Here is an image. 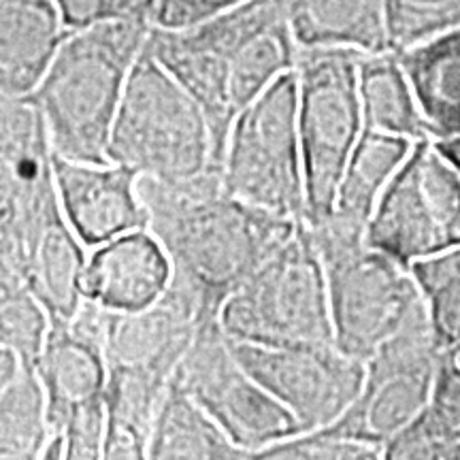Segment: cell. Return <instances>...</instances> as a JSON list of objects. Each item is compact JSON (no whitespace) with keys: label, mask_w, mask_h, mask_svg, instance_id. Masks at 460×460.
I'll return each instance as SVG.
<instances>
[{"label":"cell","mask_w":460,"mask_h":460,"mask_svg":"<svg viewBox=\"0 0 460 460\" xmlns=\"http://www.w3.org/2000/svg\"><path fill=\"white\" fill-rule=\"evenodd\" d=\"M109 309L92 298L68 320H49L34 369L48 401L43 458H102L107 435L105 332Z\"/></svg>","instance_id":"cell-5"},{"label":"cell","mask_w":460,"mask_h":460,"mask_svg":"<svg viewBox=\"0 0 460 460\" xmlns=\"http://www.w3.org/2000/svg\"><path fill=\"white\" fill-rule=\"evenodd\" d=\"M60 209L41 111L0 92V239L24 243Z\"/></svg>","instance_id":"cell-12"},{"label":"cell","mask_w":460,"mask_h":460,"mask_svg":"<svg viewBox=\"0 0 460 460\" xmlns=\"http://www.w3.org/2000/svg\"><path fill=\"white\" fill-rule=\"evenodd\" d=\"M418 329L399 332L367 360L362 390L332 430L384 447L413 422L427 405L433 367L427 348L420 349Z\"/></svg>","instance_id":"cell-13"},{"label":"cell","mask_w":460,"mask_h":460,"mask_svg":"<svg viewBox=\"0 0 460 460\" xmlns=\"http://www.w3.org/2000/svg\"><path fill=\"white\" fill-rule=\"evenodd\" d=\"M15 245L24 261L28 286L49 320L73 318L85 298L88 247L66 222L62 209L49 216L31 239Z\"/></svg>","instance_id":"cell-18"},{"label":"cell","mask_w":460,"mask_h":460,"mask_svg":"<svg viewBox=\"0 0 460 460\" xmlns=\"http://www.w3.org/2000/svg\"><path fill=\"white\" fill-rule=\"evenodd\" d=\"M228 339L261 345H335L329 288L307 222L224 301Z\"/></svg>","instance_id":"cell-4"},{"label":"cell","mask_w":460,"mask_h":460,"mask_svg":"<svg viewBox=\"0 0 460 460\" xmlns=\"http://www.w3.org/2000/svg\"><path fill=\"white\" fill-rule=\"evenodd\" d=\"M17 369H20V356L13 349L0 348V393L7 388V384L13 379Z\"/></svg>","instance_id":"cell-31"},{"label":"cell","mask_w":460,"mask_h":460,"mask_svg":"<svg viewBox=\"0 0 460 460\" xmlns=\"http://www.w3.org/2000/svg\"><path fill=\"white\" fill-rule=\"evenodd\" d=\"M171 281L163 245L147 228L119 234L92 250L84 290L113 312H137L156 303Z\"/></svg>","instance_id":"cell-15"},{"label":"cell","mask_w":460,"mask_h":460,"mask_svg":"<svg viewBox=\"0 0 460 460\" xmlns=\"http://www.w3.org/2000/svg\"><path fill=\"white\" fill-rule=\"evenodd\" d=\"M49 444L48 401L34 365L20 369L0 393V460L43 458Z\"/></svg>","instance_id":"cell-24"},{"label":"cell","mask_w":460,"mask_h":460,"mask_svg":"<svg viewBox=\"0 0 460 460\" xmlns=\"http://www.w3.org/2000/svg\"><path fill=\"white\" fill-rule=\"evenodd\" d=\"M278 4L301 49L390 51L382 0H278Z\"/></svg>","instance_id":"cell-19"},{"label":"cell","mask_w":460,"mask_h":460,"mask_svg":"<svg viewBox=\"0 0 460 460\" xmlns=\"http://www.w3.org/2000/svg\"><path fill=\"white\" fill-rule=\"evenodd\" d=\"M152 31L146 17H109L68 32L31 94L51 152L77 163H109V141L126 82Z\"/></svg>","instance_id":"cell-2"},{"label":"cell","mask_w":460,"mask_h":460,"mask_svg":"<svg viewBox=\"0 0 460 460\" xmlns=\"http://www.w3.org/2000/svg\"><path fill=\"white\" fill-rule=\"evenodd\" d=\"M228 341L241 367L295 416L301 433L337 422L365 384V362L343 354L337 345Z\"/></svg>","instance_id":"cell-11"},{"label":"cell","mask_w":460,"mask_h":460,"mask_svg":"<svg viewBox=\"0 0 460 460\" xmlns=\"http://www.w3.org/2000/svg\"><path fill=\"white\" fill-rule=\"evenodd\" d=\"M312 233L324 264L335 345L367 360L399 332L416 326V284L394 261L367 241Z\"/></svg>","instance_id":"cell-8"},{"label":"cell","mask_w":460,"mask_h":460,"mask_svg":"<svg viewBox=\"0 0 460 460\" xmlns=\"http://www.w3.org/2000/svg\"><path fill=\"white\" fill-rule=\"evenodd\" d=\"M460 169L429 143L411 146L377 200L367 245L407 264L456 247Z\"/></svg>","instance_id":"cell-9"},{"label":"cell","mask_w":460,"mask_h":460,"mask_svg":"<svg viewBox=\"0 0 460 460\" xmlns=\"http://www.w3.org/2000/svg\"><path fill=\"white\" fill-rule=\"evenodd\" d=\"M358 77L365 128L422 139L429 122L394 51L362 54Z\"/></svg>","instance_id":"cell-21"},{"label":"cell","mask_w":460,"mask_h":460,"mask_svg":"<svg viewBox=\"0 0 460 460\" xmlns=\"http://www.w3.org/2000/svg\"><path fill=\"white\" fill-rule=\"evenodd\" d=\"M384 447L369 441L352 439L331 427L309 430L278 441L256 454V458L267 460H290V458H379Z\"/></svg>","instance_id":"cell-27"},{"label":"cell","mask_w":460,"mask_h":460,"mask_svg":"<svg viewBox=\"0 0 460 460\" xmlns=\"http://www.w3.org/2000/svg\"><path fill=\"white\" fill-rule=\"evenodd\" d=\"M66 34L54 0H0V92L31 94Z\"/></svg>","instance_id":"cell-16"},{"label":"cell","mask_w":460,"mask_h":460,"mask_svg":"<svg viewBox=\"0 0 460 460\" xmlns=\"http://www.w3.org/2000/svg\"><path fill=\"white\" fill-rule=\"evenodd\" d=\"M245 3L252 0H156L152 11V26L186 28Z\"/></svg>","instance_id":"cell-28"},{"label":"cell","mask_w":460,"mask_h":460,"mask_svg":"<svg viewBox=\"0 0 460 460\" xmlns=\"http://www.w3.org/2000/svg\"><path fill=\"white\" fill-rule=\"evenodd\" d=\"M175 377L250 458L301 435L295 416L241 367L220 320L200 324Z\"/></svg>","instance_id":"cell-10"},{"label":"cell","mask_w":460,"mask_h":460,"mask_svg":"<svg viewBox=\"0 0 460 460\" xmlns=\"http://www.w3.org/2000/svg\"><path fill=\"white\" fill-rule=\"evenodd\" d=\"M51 164L62 214L88 250L147 228L135 171L115 163H77L54 152Z\"/></svg>","instance_id":"cell-14"},{"label":"cell","mask_w":460,"mask_h":460,"mask_svg":"<svg viewBox=\"0 0 460 460\" xmlns=\"http://www.w3.org/2000/svg\"><path fill=\"white\" fill-rule=\"evenodd\" d=\"M411 275L429 298L439 335L460 341V247L411 262Z\"/></svg>","instance_id":"cell-26"},{"label":"cell","mask_w":460,"mask_h":460,"mask_svg":"<svg viewBox=\"0 0 460 460\" xmlns=\"http://www.w3.org/2000/svg\"><path fill=\"white\" fill-rule=\"evenodd\" d=\"M68 32L119 15L118 0H54Z\"/></svg>","instance_id":"cell-30"},{"label":"cell","mask_w":460,"mask_h":460,"mask_svg":"<svg viewBox=\"0 0 460 460\" xmlns=\"http://www.w3.org/2000/svg\"><path fill=\"white\" fill-rule=\"evenodd\" d=\"M139 194L147 230L169 258V288L186 296L203 322L217 320L224 301L301 224L239 200L224 186L220 169L172 181L139 177Z\"/></svg>","instance_id":"cell-1"},{"label":"cell","mask_w":460,"mask_h":460,"mask_svg":"<svg viewBox=\"0 0 460 460\" xmlns=\"http://www.w3.org/2000/svg\"><path fill=\"white\" fill-rule=\"evenodd\" d=\"M220 171L224 186L239 200L275 217L305 222L296 71L275 79L234 118Z\"/></svg>","instance_id":"cell-7"},{"label":"cell","mask_w":460,"mask_h":460,"mask_svg":"<svg viewBox=\"0 0 460 460\" xmlns=\"http://www.w3.org/2000/svg\"><path fill=\"white\" fill-rule=\"evenodd\" d=\"M410 152L411 139L407 137L362 128L339 183L332 216L312 228L341 239H365L379 197Z\"/></svg>","instance_id":"cell-17"},{"label":"cell","mask_w":460,"mask_h":460,"mask_svg":"<svg viewBox=\"0 0 460 460\" xmlns=\"http://www.w3.org/2000/svg\"><path fill=\"white\" fill-rule=\"evenodd\" d=\"M147 458H217L239 460L250 454L234 444L214 418L199 405L180 379L172 376L160 399L152 433H149Z\"/></svg>","instance_id":"cell-20"},{"label":"cell","mask_w":460,"mask_h":460,"mask_svg":"<svg viewBox=\"0 0 460 460\" xmlns=\"http://www.w3.org/2000/svg\"><path fill=\"white\" fill-rule=\"evenodd\" d=\"M360 56L343 48H298V141L309 226L332 216L345 166L365 128Z\"/></svg>","instance_id":"cell-6"},{"label":"cell","mask_w":460,"mask_h":460,"mask_svg":"<svg viewBox=\"0 0 460 460\" xmlns=\"http://www.w3.org/2000/svg\"><path fill=\"white\" fill-rule=\"evenodd\" d=\"M109 163L164 181L220 169L203 109L147 48L126 82L109 141Z\"/></svg>","instance_id":"cell-3"},{"label":"cell","mask_w":460,"mask_h":460,"mask_svg":"<svg viewBox=\"0 0 460 460\" xmlns=\"http://www.w3.org/2000/svg\"><path fill=\"white\" fill-rule=\"evenodd\" d=\"M427 416L460 446V367H447L439 373Z\"/></svg>","instance_id":"cell-29"},{"label":"cell","mask_w":460,"mask_h":460,"mask_svg":"<svg viewBox=\"0 0 460 460\" xmlns=\"http://www.w3.org/2000/svg\"><path fill=\"white\" fill-rule=\"evenodd\" d=\"M48 329L49 315L28 286L20 247L0 239V348L13 349L22 362L34 365Z\"/></svg>","instance_id":"cell-23"},{"label":"cell","mask_w":460,"mask_h":460,"mask_svg":"<svg viewBox=\"0 0 460 460\" xmlns=\"http://www.w3.org/2000/svg\"><path fill=\"white\" fill-rule=\"evenodd\" d=\"M458 365H460V349H458Z\"/></svg>","instance_id":"cell-32"},{"label":"cell","mask_w":460,"mask_h":460,"mask_svg":"<svg viewBox=\"0 0 460 460\" xmlns=\"http://www.w3.org/2000/svg\"><path fill=\"white\" fill-rule=\"evenodd\" d=\"M396 56L427 122L439 132H460V28Z\"/></svg>","instance_id":"cell-22"},{"label":"cell","mask_w":460,"mask_h":460,"mask_svg":"<svg viewBox=\"0 0 460 460\" xmlns=\"http://www.w3.org/2000/svg\"><path fill=\"white\" fill-rule=\"evenodd\" d=\"M390 51L427 43L460 28V0H382Z\"/></svg>","instance_id":"cell-25"}]
</instances>
